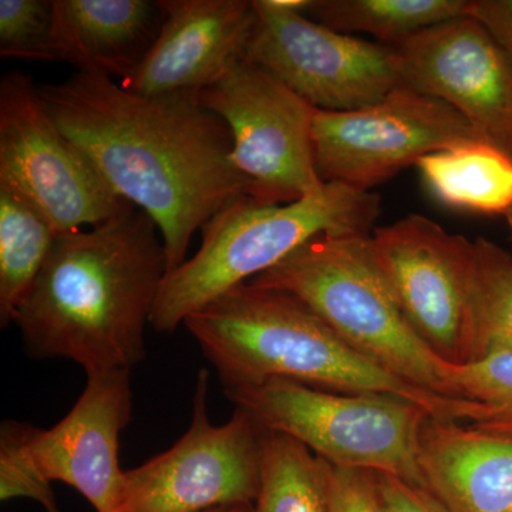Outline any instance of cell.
<instances>
[{
	"label": "cell",
	"mask_w": 512,
	"mask_h": 512,
	"mask_svg": "<svg viewBox=\"0 0 512 512\" xmlns=\"http://www.w3.org/2000/svg\"><path fill=\"white\" fill-rule=\"evenodd\" d=\"M39 93L64 136L124 201L161 232L167 274L187 261L198 229L254 188L231 160V131L198 96L148 97L77 72Z\"/></svg>",
	"instance_id": "cell-1"
},
{
	"label": "cell",
	"mask_w": 512,
	"mask_h": 512,
	"mask_svg": "<svg viewBox=\"0 0 512 512\" xmlns=\"http://www.w3.org/2000/svg\"><path fill=\"white\" fill-rule=\"evenodd\" d=\"M167 275L153 218L130 205L87 231L59 235L13 323L36 359L86 373L146 359V328Z\"/></svg>",
	"instance_id": "cell-2"
},
{
	"label": "cell",
	"mask_w": 512,
	"mask_h": 512,
	"mask_svg": "<svg viewBox=\"0 0 512 512\" xmlns=\"http://www.w3.org/2000/svg\"><path fill=\"white\" fill-rule=\"evenodd\" d=\"M184 326L224 389L282 379L329 392L392 394L439 419H484L481 404L446 399L393 376L289 293L245 282L192 313Z\"/></svg>",
	"instance_id": "cell-3"
},
{
	"label": "cell",
	"mask_w": 512,
	"mask_h": 512,
	"mask_svg": "<svg viewBox=\"0 0 512 512\" xmlns=\"http://www.w3.org/2000/svg\"><path fill=\"white\" fill-rule=\"evenodd\" d=\"M380 197L336 183L289 204L239 198L201 229V247L164 276L150 326L171 333L192 313L252 281L323 234H372Z\"/></svg>",
	"instance_id": "cell-4"
},
{
	"label": "cell",
	"mask_w": 512,
	"mask_h": 512,
	"mask_svg": "<svg viewBox=\"0 0 512 512\" xmlns=\"http://www.w3.org/2000/svg\"><path fill=\"white\" fill-rule=\"evenodd\" d=\"M251 284L295 296L340 339L393 376L446 399L461 397L457 366L420 338L377 265L370 234H323Z\"/></svg>",
	"instance_id": "cell-5"
},
{
	"label": "cell",
	"mask_w": 512,
	"mask_h": 512,
	"mask_svg": "<svg viewBox=\"0 0 512 512\" xmlns=\"http://www.w3.org/2000/svg\"><path fill=\"white\" fill-rule=\"evenodd\" d=\"M73 409L52 429L3 421L0 498H30L59 512L53 481L76 488L96 512H127L120 434L133 420L131 370L86 373Z\"/></svg>",
	"instance_id": "cell-6"
},
{
	"label": "cell",
	"mask_w": 512,
	"mask_h": 512,
	"mask_svg": "<svg viewBox=\"0 0 512 512\" xmlns=\"http://www.w3.org/2000/svg\"><path fill=\"white\" fill-rule=\"evenodd\" d=\"M224 393L265 430L292 437L332 466L389 474L424 487L420 434L433 414L420 404L392 394L329 392L282 379Z\"/></svg>",
	"instance_id": "cell-7"
},
{
	"label": "cell",
	"mask_w": 512,
	"mask_h": 512,
	"mask_svg": "<svg viewBox=\"0 0 512 512\" xmlns=\"http://www.w3.org/2000/svg\"><path fill=\"white\" fill-rule=\"evenodd\" d=\"M0 185L35 205L59 235L96 227L133 205L64 136L39 86L20 70L0 80Z\"/></svg>",
	"instance_id": "cell-8"
},
{
	"label": "cell",
	"mask_w": 512,
	"mask_h": 512,
	"mask_svg": "<svg viewBox=\"0 0 512 512\" xmlns=\"http://www.w3.org/2000/svg\"><path fill=\"white\" fill-rule=\"evenodd\" d=\"M208 379L207 369L198 372L187 433L170 450L124 471L127 512H205L254 504L266 430L241 407L222 426L212 424Z\"/></svg>",
	"instance_id": "cell-9"
},
{
	"label": "cell",
	"mask_w": 512,
	"mask_h": 512,
	"mask_svg": "<svg viewBox=\"0 0 512 512\" xmlns=\"http://www.w3.org/2000/svg\"><path fill=\"white\" fill-rule=\"evenodd\" d=\"M231 131V160L264 204H289L318 194L313 151L315 107L247 59L198 94Z\"/></svg>",
	"instance_id": "cell-10"
},
{
	"label": "cell",
	"mask_w": 512,
	"mask_h": 512,
	"mask_svg": "<svg viewBox=\"0 0 512 512\" xmlns=\"http://www.w3.org/2000/svg\"><path fill=\"white\" fill-rule=\"evenodd\" d=\"M485 140L444 101L400 86L350 111L316 110L313 151L323 183L370 191L436 151Z\"/></svg>",
	"instance_id": "cell-11"
},
{
	"label": "cell",
	"mask_w": 512,
	"mask_h": 512,
	"mask_svg": "<svg viewBox=\"0 0 512 512\" xmlns=\"http://www.w3.org/2000/svg\"><path fill=\"white\" fill-rule=\"evenodd\" d=\"M254 8L255 29L245 59L315 109H362L403 86L392 46L343 35L272 0H255Z\"/></svg>",
	"instance_id": "cell-12"
},
{
	"label": "cell",
	"mask_w": 512,
	"mask_h": 512,
	"mask_svg": "<svg viewBox=\"0 0 512 512\" xmlns=\"http://www.w3.org/2000/svg\"><path fill=\"white\" fill-rule=\"evenodd\" d=\"M370 245L420 338L447 363L466 365L476 244L412 214L373 229Z\"/></svg>",
	"instance_id": "cell-13"
},
{
	"label": "cell",
	"mask_w": 512,
	"mask_h": 512,
	"mask_svg": "<svg viewBox=\"0 0 512 512\" xmlns=\"http://www.w3.org/2000/svg\"><path fill=\"white\" fill-rule=\"evenodd\" d=\"M392 47L403 86L444 101L512 154V66L483 23L448 20Z\"/></svg>",
	"instance_id": "cell-14"
},
{
	"label": "cell",
	"mask_w": 512,
	"mask_h": 512,
	"mask_svg": "<svg viewBox=\"0 0 512 512\" xmlns=\"http://www.w3.org/2000/svg\"><path fill=\"white\" fill-rule=\"evenodd\" d=\"M164 20L137 72L121 86L148 97L198 96L245 59L256 12L248 0H158Z\"/></svg>",
	"instance_id": "cell-15"
},
{
	"label": "cell",
	"mask_w": 512,
	"mask_h": 512,
	"mask_svg": "<svg viewBox=\"0 0 512 512\" xmlns=\"http://www.w3.org/2000/svg\"><path fill=\"white\" fill-rule=\"evenodd\" d=\"M424 487L448 512H512V436L430 416L420 434Z\"/></svg>",
	"instance_id": "cell-16"
},
{
	"label": "cell",
	"mask_w": 512,
	"mask_h": 512,
	"mask_svg": "<svg viewBox=\"0 0 512 512\" xmlns=\"http://www.w3.org/2000/svg\"><path fill=\"white\" fill-rule=\"evenodd\" d=\"M53 10L57 60L121 82L144 62L164 20L150 0H53Z\"/></svg>",
	"instance_id": "cell-17"
},
{
	"label": "cell",
	"mask_w": 512,
	"mask_h": 512,
	"mask_svg": "<svg viewBox=\"0 0 512 512\" xmlns=\"http://www.w3.org/2000/svg\"><path fill=\"white\" fill-rule=\"evenodd\" d=\"M416 165L431 194L447 207L481 214L512 210V154L491 141H467Z\"/></svg>",
	"instance_id": "cell-18"
},
{
	"label": "cell",
	"mask_w": 512,
	"mask_h": 512,
	"mask_svg": "<svg viewBox=\"0 0 512 512\" xmlns=\"http://www.w3.org/2000/svg\"><path fill=\"white\" fill-rule=\"evenodd\" d=\"M468 10L470 0H309L305 15L343 35L366 33L394 46Z\"/></svg>",
	"instance_id": "cell-19"
},
{
	"label": "cell",
	"mask_w": 512,
	"mask_h": 512,
	"mask_svg": "<svg viewBox=\"0 0 512 512\" xmlns=\"http://www.w3.org/2000/svg\"><path fill=\"white\" fill-rule=\"evenodd\" d=\"M59 237L45 215L0 185V325L8 328Z\"/></svg>",
	"instance_id": "cell-20"
},
{
	"label": "cell",
	"mask_w": 512,
	"mask_h": 512,
	"mask_svg": "<svg viewBox=\"0 0 512 512\" xmlns=\"http://www.w3.org/2000/svg\"><path fill=\"white\" fill-rule=\"evenodd\" d=\"M247 512H332L325 461L292 437L266 430L261 490Z\"/></svg>",
	"instance_id": "cell-21"
},
{
	"label": "cell",
	"mask_w": 512,
	"mask_h": 512,
	"mask_svg": "<svg viewBox=\"0 0 512 512\" xmlns=\"http://www.w3.org/2000/svg\"><path fill=\"white\" fill-rule=\"evenodd\" d=\"M474 244L466 365L495 353L512 352V255L485 238Z\"/></svg>",
	"instance_id": "cell-22"
},
{
	"label": "cell",
	"mask_w": 512,
	"mask_h": 512,
	"mask_svg": "<svg viewBox=\"0 0 512 512\" xmlns=\"http://www.w3.org/2000/svg\"><path fill=\"white\" fill-rule=\"evenodd\" d=\"M53 23V0H0V55L57 62Z\"/></svg>",
	"instance_id": "cell-23"
},
{
	"label": "cell",
	"mask_w": 512,
	"mask_h": 512,
	"mask_svg": "<svg viewBox=\"0 0 512 512\" xmlns=\"http://www.w3.org/2000/svg\"><path fill=\"white\" fill-rule=\"evenodd\" d=\"M457 380L461 397L481 404L487 412L484 421L473 424L512 436V352L457 366Z\"/></svg>",
	"instance_id": "cell-24"
},
{
	"label": "cell",
	"mask_w": 512,
	"mask_h": 512,
	"mask_svg": "<svg viewBox=\"0 0 512 512\" xmlns=\"http://www.w3.org/2000/svg\"><path fill=\"white\" fill-rule=\"evenodd\" d=\"M325 464L332 512H382L372 473Z\"/></svg>",
	"instance_id": "cell-25"
},
{
	"label": "cell",
	"mask_w": 512,
	"mask_h": 512,
	"mask_svg": "<svg viewBox=\"0 0 512 512\" xmlns=\"http://www.w3.org/2000/svg\"><path fill=\"white\" fill-rule=\"evenodd\" d=\"M373 474V473H372ZM382 512H448L444 505L421 485L389 474H373Z\"/></svg>",
	"instance_id": "cell-26"
},
{
	"label": "cell",
	"mask_w": 512,
	"mask_h": 512,
	"mask_svg": "<svg viewBox=\"0 0 512 512\" xmlns=\"http://www.w3.org/2000/svg\"><path fill=\"white\" fill-rule=\"evenodd\" d=\"M468 15L483 23L512 66V0H470Z\"/></svg>",
	"instance_id": "cell-27"
},
{
	"label": "cell",
	"mask_w": 512,
	"mask_h": 512,
	"mask_svg": "<svg viewBox=\"0 0 512 512\" xmlns=\"http://www.w3.org/2000/svg\"><path fill=\"white\" fill-rule=\"evenodd\" d=\"M248 508L245 505H231V507L214 508V510L205 512H247Z\"/></svg>",
	"instance_id": "cell-28"
},
{
	"label": "cell",
	"mask_w": 512,
	"mask_h": 512,
	"mask_svg": "<svg viewBox=\"0 0 512 512\" xmlns=\"http://www.w3.org/2000/svg\"><path fill=\"white\" fill-rule=\"evenodd\" d=\"M505 218H507V221H508V227H510V231H511V238H512V210L510 212H508L507 215H505Z\"/></svg>",
	"instance_id": "cell-29"
},
{
	"label": "cell",
	"mask_w": 512,
	"mask_h": 512,
	"mask_svg": "<svg viewBox=\"0 0 512 512\" xmlns=\"http://www.w3.org/2000/svg\"><path fill=\"white\" fill-rule=\"evenodd\" d=\"M511 151H512V148H511Z\"/></svg>",
	"instance_id": "cell-30"
}]
</instances>
